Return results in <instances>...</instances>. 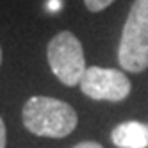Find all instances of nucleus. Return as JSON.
Listing matches in <instances>:
<instances>
[{
  "instance_id": "f257e3e1",
  "label": "nucleus",
  "mask_w": 148,
  "mask_h": 148,
  "mask_svg": "<svg viewBox=\"0 0 148 148\" xmlns=\"http://www.w3.org/2000/svg\"><path fill=\"white\" fill-rule=\"evenodd\" d=\"M23 127L39 137H66L77 129V112L70 103L52 97H32L22 109Z\"/></svg>"
},
{
  "instance_id": "f03ea898",
  "label": "nucleus",
  "mask_w": 148,
  "mask_h": 148,
  "mask_svg": "<svg viewBox=\"0 0 148 148\" xmlns=\"http://www.w3.org/2000/svg\"><path fill=\"white\" fill-rule=\"evenodd\" d=\"M118 61L130 73L148 68V0H136L130 7L120 38Z\"/></svg>"
},
{
  "instance_id": "7ed1b4c3",
  "label": "nucleus",
  "mask_w": 148,
  "mask_h": 148,
  "mask_svg": "<svg viewBox=\"0 0 148 148\" xmlns=\"http://www.w3.org/2000/svg\"><path fill=\"white\" fill-rule=\"evenodd\" d=\"M47 59L52 73L64 84V86H77L86 71V59H84L82 43L70 30H62L50 39L47 47Z\"/></svg>"
},
{
  "instance_id": "20e7f679",
  "label": "nucleus",
  "mask_w": 148,
  "mask_h": 148,
  "mask_svg": "<svg viewBox=\"0 0 148 148\" xmlns=\"http://www.w3.org/2000/svg\"><path fill=\"white\" fill-rule=\"evenodd\" d=\"M130 88L129 77L114 68L89 66L80 79L82 93L100 102H121L130 95Z\"/></svg>"
},
{
  "instance_id": "39448f33",
  "label": "nucleus",
  "mask_w": 148,
  "mask_h": 148,
  "mask_svg": "<svg viewBox=\"0 0 148 148\" xmlns=\"http://www.w3.org/2000/svg\"><path fill=\"white\" fill-rule=\"evenodd\" d=\"M111 141L118 148H148V123L130 120L116 125Z\"/></svg>"
},
{
  "instance_id": "423d86ee",
  "label": "nucleus",
  "mask_w": 148,
  "mask_h": 148,
  "mask_svg": "<svg viewBox=\"0 0 148 148\" xmlns=\"http://www.w3.org/2000/svg\"><path fill=\"white\" fill-rule=\"evenodd\" d=\"M114 0H84V5L88 7V11L91 13H100L103 9H107Z\"/></svg>"
},
{
  "instance_id": "0eeeda50",
  "label": "nucleus",
  "mask_w": 148,
  "mask_h": 148,
  "mask_svg": "<svg viewBox=\"0 0 148 148\" xmlns=\"http://www.w3.org/2000/svg\"><path fill=\"white\" fill-rule=\"evenodd\" d=\"M5 143H7V132H5V123L0 116V148H5Z\"/></svg>"
},
{
  "instance_id": "6e6552de",
  "label": "nucleus",
  "mask_w": 148,
  "mask_h": 148,
  "mask_svg": "<svg viewBox=\"0 0 148 148\" xmlns=\"http://www.w3.org/2000/svg\"><path fill=\"white\" fill-rule=\"evenodd\" d=\"M73 148H103V146L100 143H97V141H82V143L75 145Z\"/></svg>"
},
{
  "instance_id": "1a4fd4ad",
  "label": "nucleus",
  "mask_w": 148,
  "mask_h": 148,
  "mask_svg": "<svg viewBox=\"0 0 148 148\" xmlns=\"http://www.w3.org/2000/svg\"><path fill=\"white\" fill-rule=\"evenodd\" d=\"M62 7V2L61 0H50V2L47 4V9L50 13H56V11H59V9Z\"/></svg>"
},
{
  "instance_id": "9d476101",
  "label": "nucleus",
  "mask_w": 148,
  "mask_h": 148,
  "mask_svg": "<svg viewBox=\"0 0 148 148\" xmlns=\"http://www.w3.org/2000/svg\"><path fill=\"white\" fill-rule=\"evenodd\" d=\"M0 64H2V47H0Z\"/></svg>"
}]
</instances>
